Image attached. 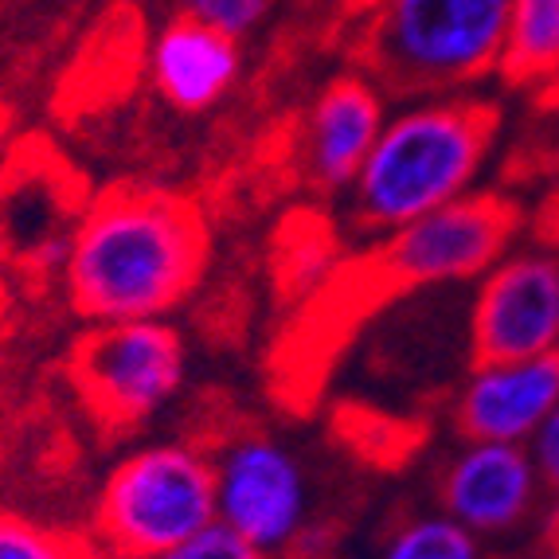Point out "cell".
<instances>
[{
    "mask_svg": "<svg viewBox=\"0 0 559 559\" xmlns=\"http://www.w3.org/2000/svg\"><path fill=\"white\" fill-rule=\"evenodd\" d=\"M212 224L197 197L114 180L86 204L59 286L83 325L177 313L207 278Z\"/></svg>",
    "mask_w": 559,
    "mask_h": 559,
    "instance_id": "cell-1",
    "label": "cell"
},
{
    "mask_svg": "<svg viewBox=\"0 0 559 559\" xmlns=\"http://www.w3.org/2000/svg\"><path fill=\"white\" fill-rule=\"evenodd\" d=\"M501 110L469 94L407 98L388 114L372 153L345 192L341 227L372 242L469 197L497 145Z\"/></svg>",
    "mask_w": 559,
    "mask_h": 559,
    "instance_id": "cell-2",
    "label": "cell"
},
{
    "mask_svg": "<svg viewBox=\"0 0 559 559\" xmlns=\"http://www.w3.org/2000/svg\"><path fill=\"white\" fill-rule=\"evenodd\" d=\"M513 0H372L353 59L388 98L466 94L501 71Z\"/></svg>",
    "mask_w": 559,
    "mask_h": 559,
    "instance_id": "cell-3",
    "label": "cell"
},
{
    "mask_svg": "<svg viewBox=\"0 0 559 559\" xmlns=\"http://www.w3.org/2000/svg\"><path fill=\"white\" fill-rule=\"evenodd\" d=\"M215 521L212 454L197 439L153 442L106 474L91 509V540L106 559H157Z\"/></svg>",
    "mask_w": 559,
    "mask_h": 559,
    "instance_id": "cell-4",
    "label": "cell"
},
{
    "mask_svg": "<svg viewBox=\"0 0 559 559\" xmlns=\"http://www.w3.org/2000/svg\"><path fill=\"white\" fill-rule=\"evenodd\" d=\"M188 345L173 321L86 325L63 353V383L103 442H130L177 400Z\"/></svg>",
    "mask_w": 559,
    "mask_h": 559,
    "instance_id": "cell-5",
    "label": "cell"
},
{
    "mask_svg": "<svg viewBox=\"0 0 559 559\" xmlns=\"http://www.w3.org/2000/svg\"><path fill=\"white\" fill-rule=\"evenodd\" d=\"M197 442L212 454L219 524L274 559L294 556L309 536L301 457L259 423H231Z\"/></svg>",
    "mask_w": 559,
    "mask_h": 559,
    "instance_id": "cell-6",
    "label": "cell"
},
{
    "mask_svg": "<svg viewBox=\"0 0 559 559\" xmlns=\"http://www.w3.org/2000/svg\"><path fill=\"white\" fill-rule=\"evenodd\" d=\"M91 188L47 141H16L0 153V271L24 289L63 274Z\"/></svg>",
    "mask_w": 559,
    "mask_h": 559,
    "instance_id": "cell-7",
    "label": "cell"
},
{
    "mask_svg": "<svg viewBox=\"0 0 559 559\" xmlns=\"http://www.w3.org/2000/svg\"><path fill=\"white\" fill-rule=\"evenodd\" d=\"M469 364L559 353V251H509L477 278L466 313Z\"/></svg>",
    "mask_w": 559,
    "mask_h": 559,
    "instance_id": "cell-8",
    "label": "cell"
},
{
    "mask_svg": "<svg viewBox=\"0 0 559 559\" xmlns=\"http://www.w3.org/2000/svg\"><path fill=\"white\" fill-rule=\"evenodd\" d=\"M435 497L442 513L489 540L524 528L540 513L544 481L528 447L462 439L435 477Z\"/></svg>",
    "mask_w": 559,
    "mask_h": 559,
    "instance_id": "cell-9",
    "label": "cell"
},
{
    "mask_svg": "<svg viewBox=\"0 0 559 559\" xmlns=\"http://www.w3.org/2000/svg\"><path fill=\"white\" fill-rule=\"evenodd\" d=\"M388 121V91L372 75L341 71L309 103L301 126V168L325 197H345Z\"/></svg>",
    "mask_w": 559,
    "mask_h": 559,
    "instance_id": "cell-10",
    "label": "cell"
},
{
    "mask_svg": "<svg viewBox=\"0 0 559 559\" xmlns=\"http://www.w3.org/2000/svg\"><path fill=\"white\" fill-rule=\"evenodd\" d=\"M559 403V353L528 360L469 364L457 388L450 423L466 442H513L528 447Z\"/></svg>",
    "mask_w": 559,
    "mask_h": 559,
    "instance_id": "cell-11",
    "label": "cell"
},
{
    "mask_svg": "<svg viewBox=\"0 0 559 559\" xmlns=\"http://www.w3.org/2000/svg\"><path fill=\"white\" fill-rule=\"evenodd\" d=\"M242 75L239 39L207 28L204 20L173 12L150 47V83L177 114H207Z\"/></svg>",
    "mask_w": 559,
    "mask_h": 559,
    "instance_id": "cell-12",
    "label": "cell"
},
{
    "mask_svg": "<svg viewBox=\"0 0 559 559\" xmlns=\"http://www.w3.org/2000/svg\"><path fill=\"white\" fill-rule=\"evenodd\" d=\"M345 259V227L318 207H298L271 239V282L282 306L294 309Z\"/></svg>",
    "mask_w": 559,
    "mask_h": 559,
    "instance_id": "cell-13",
    "label": "cell"
},
{
    "mask_svg": "<svg viewBox=\"0 0 559 559\" xmlns=\"http://www.w3.org/2000/svg\"><path fill=\"white\" fill-rule=\"evenodd\" d=\"M501 75L516 86L559 83V0H513Z\"/></svg>",
    "mask_w": 559,
    "mask_h": 559,
    "instance_id": "cell-14",
    "label": "cell"
},
{
    "mask_svg": "<svg viewBox=\"0 0 559 559\" xmlns=\"http://www.w3.org/2000/svg\"><path fill=\"white\" fill-rule=\"evenodd\" d=\"M372 559H485V551L481 536L435 509V513H407L388 524Z\"/></svg>",
    "mask_w": 559,
    "mask_h": 559,
    "instance_id": "cell-15",
    "label": "cell"
},
{
    "mask_svg": "<svg viewBox=\"0 0 559 559\" xmlns=\"http://www.w3.org/2000/svg\"><path fill=\"white\" fill-rule=\"evenodd\" d=\"M0 559H106L91 532L59 528L0 509Z\"/></svg>",
    "mask_w": 559,
    "mask_h": 559,
    "instance_id": "cell-16",
    "label": "cell"
},
{
    "mask_svg": "<svg viewBox=\"0 0 559 559\" xmlns=\"http://www.w3.org/2000/svg\"><path fill=\"white\" fill-rule=\"evenodd\" d=\"M278 0H180V12L204 20L207 28L224 32L231 39H251L271 24Z\"/></svg>",
    "mask_w": 559,
    "mask_h": 559,
    "instance_id": "cell-17",
    "label": "cell"
},
{
    "mask_svg": "<svg viewBox=\"0 0 559 559\" xmlns=\"http://www.w3.org/2000/svg\"><path fill=\"white\" fill-rule=\"evenodd\" d=\"M157 559H274V556H266L262 548L247 544L242 536H235L231 528H224V524L215 521L212 528H204L200 536H192V540H185L180 548L165 551Z\"/></svg>",
    "mask_w": 559,
    "mask_h": 559,
    "instance_id": "cell-18",
    "label": "cell"
},
{
    "mask_svg": "<svg viewBox=\"0 0 559 559\" xmlns=\"http://www.w3.org/2000/svg\"><path fill=\"white\" fill-rule=\"evenodd\" d=\"M528 454H532V462H536V474H540V481H544V493L559 501V403L548 419H544V427L532 435Z\"/></svg>",
    "mask_w": 559,
    "mask_h": 559,
    "instance_id": "cell-19",
    "label": "cell"
},
{
    "mask_svg": "<svg viewBox=\"0 0 559 559\" xmlns=\"http://www.w3.org/2000/svg\"><path fill=\"white\" fill-rule=\"evenodd\" d=\"M289 4H298V9H309V12L336 9V4H348V9H353V0H289Z\"/></svg>",
    "mask_w": 559,
    "mask_h": 559,
    "instance_id": "cell-20",
    "label": "cell"
},
{
    "mask_svg": "<svg viewBox=\"0 0 559 559\" xmlns=\"http://www.w3.org/2000/svg\"><path fill=\"white\" fill-rule=\"evenodd\" d=\"M532 559H559V548H556V544H548V540H540V551H536Z\"/></svg>",
    "mask_w": 559,
    "mask_h": 559,
    "instance_id": "cell-21",
    "label": "cell"
},
{
    "mask_svg": "<svg viewBox=\"0 0 559 559\" xmlns=\"http://www.w3.org/2000/svg\"><path fill=\"white\" fill-rule=\"evenodd\" d=\"M4 309H9V294H4V278H0V318H4Z\"/></svg>",
    "mask_w": 559,
    "mask_h": 559,
    "instance_id": "cell-22",
    "label": "cell"
},
{
    "mask_svg": "<svg viewBox=\"0 0 559 559\" xmlns=\"http://www.w3.org/2000/svg\"><path fill=\"white\" fill-rule=\"evenodd\" d=\"M368 4H372V0H353V9L360 12V9H368Z\"/></svg>",
    "mask_w": 559,
    "mask_h": 559,
    "instance_id": "cell-23",
    "label": "cell"
},
{
    "mask_svg": "<svg viewBox=\"0 0 559 559\" xmlns=\"http://www.w3.org/2000/svg\"><path fill=\"white\" fill-rule=\"evenodd\" d=\"M501 559H521V556H501Z\"/></svg>",
    "mask_w": 559,
    "mask_h": 559,
    "instance_id": "cell-24",
    "label": "cell"
}]
</instances>
